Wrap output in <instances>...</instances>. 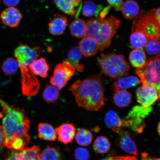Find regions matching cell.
<instances>
[{
  "instance_id": "cell-26",
  "label": "cell",
  "mask_w": 160,
  "mask_h": 160,
  "mask_svg": "<svg viewBox=\"0 0 160 160\" xmlns=\"http://www.w3.org/2000/svg\"><path fill=\"white\" fill-rule=\"evenodd\" d=\"M123 120L120 118L116 112L111 110L106 113L105 122L107 127L112 129L121 128L122 127Z\"/></svg>"
},
{
  "instance_id": "cell-18",
  "label": "cell",
  "mask_w": 160,
  "mask_h": 160,
  "mask_svg": "<svg viewBox=\"0 0 160 160\" xmlns=\"http://www.w3.org/2000/svg\"><path fill=\"white\" fill-rule=\"evenodd\" d=\"M141 83V80L135 76L121 78L114 83L113 89L114 91L116 92L119 90L135 87Z\"/></svg>"
},
{
  "instance_id": "cell-3",
  "label": "cell",
  "mask_w": 160,
  "mask_h": 160,
  "mask_svg": "<svg viewBox=\"0 0 160 160\" xmlns=\"http://www.w3.org/2000/svg\"><path fill=\"white\" fill-rule=\"evenodd\" d=\"M121 21L112 15L107 18L99 16L87 22V36L94 39L102 51L111 44Z\"/></svg>"
},
{
  "instance_id": "cell-23",
  "label": "cell",
  "mask_w": 160,
  "mask_h": 160,
  "mask_svg": "<svg viewBox=\"0 0 160 160\" xmlns=\"http://www.w3.org/2000/svg\"><path fill=\"white\" fill-rule=\"evenodd\" d=\"M148 40L147 36L142 32H132L130 36V43L134 49L145 48Z\"/></svg>"
},
{
  "instance_id": "cell-9",
  "label": "cell",
  "mask_w": 160,
  "mask_h": 160,
  "mask_svg": "<svg viewBox=\"0 0 160 160\" xmlns=\"http://www.w3.org/2000/svg\"><path fill=\"white\" fill-rule=\"evenodd\" d=\"M21 73L22 91L26 96H33L38 92L40 85L29 66L20 68Z\"/></svg>"
},
{
  "instance_id": "cell-45",
  "label": "cell",
  "mask_w": 160,
  "mask_h": 160,
  "mask_svg": "<svg viewBox=\"0 0 160 160\" xmlns=\"http://www.w3.org/2000/svg\"><path fill=\"white\" fill-rule=\"evenodd\" d=\"M129 160H138L135 157H130Z\"/></svg>"
},
{
  "instance_id": "cell-47",
  "label": "cell",
  "mask_w": 160,
  "mask_h": 160,
  "mask_svg": "<svg viewBox=\"0 0 160 160\" xmlns=\"http://www.w3.org/2000/svg\"></svg>"
},
{
  "instance_id": "cell-31",
  "label": "cell",
  "mask_w": 160,
  "mask_h": 160,
  "mask_svg": "<svg viewBox=\"0 0 160 160\" xmlns=\"http://www.w3.org/2000/svg\"><path fill=\"white\" fill-rule=\"evenodd\" d=\"M102 10L101 6L98 7L92 1H87L84 3L82 13L85 17H91L98 16Z\"/></svg>"
},
{
  "instance_id": "cell-1",
  "label": "cell",
  "mask_w": 160,
  "mask_h": 160,
  "mask_svg": "<svg viewBox=\"0 0 160 160\" xmlns=\"http://www.w3.org/2000/svg\"><path fill=\"white\" fill-rule=\"evenodd\" d=\"M80 107L91 111H98L105 105V87L101 74L81 81L78 80L69 89Z\"/></svg>"
},
{
  "instance_id": "cell-10",
  "label": "cell",
  "mask_w": 160,
  "mask_h": 160,
  "mask_svg": "<svg viewBox=\"0 0 160 160\" xmlns=\"http://www.w3.org/2000/svg\"><path fill=\"white\" fill-rule=\"evenodd\" d=\"M136 92L138 102L144 107H148L154 103L160 97L152 86L147 83H142Z\"/></svg>"
},
{
  "instance_id": "cell-28",
  "label": "cell",
  "mask_w": 160,
  "mask_h": 160,
  "mask_svg": "<svg viewBox=\"0 0 160 160\" xmlns=\"http://www.w3.org/2000/svg\"><path fill=\"white\" fill-rule=\"evenodd\" d=\"M145 124L143 119L134 118L123 120L122 127L129 128L137 133L142 132Z\"/></svg>"
},
{
  "instance_id": "cell-32",
  "label": "cell",
  "mask_w": 160,
  "mask_h": 160,
  "mask_svg": "<svg viewBox=\"0 0 160 160\" xmlns=\"http://www.w3.org/2000/svg\"><path fill=\"white\" fill-rule=\"evenodd\" d=\"M18 67V63L17 59L11 57L5 59L2 63L1 67L3 72L9 75L15 74Z\"/></svg>"
},
{
  "instance_id": "cell-39",
  "label": "cell",
  "mask_w": 160,
  "mask_h": 160,
  "mask_svg": "<svg viewBox=\"0 0 160 160\" xmlns=\"http://www.w3.org/2000/svg\"><path fill=\"white\" fill-rule=\"evenodd\" d=\"M6 160H25L24 157L21 152L13 151L10 154L9 157Z\"/></svg>"
},
{
  "instance_id": "cell-36",
  "label": "cell",
  "mask_w": 160,
  "mask_h": 160,
  "mask_svg": "<svg viewBox=\"0 0 160 160\" xmlns=\"http://www.w3.org/2000/svg\"><path fill=\"white\" fill-rule=\"evenodd\" d=\"M21 152L25 160H40V150L37 146L25 148Z\"/></svg>"
},
{
  "instance_id": "cell-4",
  "label": "cell",
  "mask_w": 160,
  "mask_h": 160,
  "mask_svg": "<svg viewBox=\"0 0 160 160\" xmlns=\"http://www.w3.org/2000/svg\"><path fill=\"white\" fill-rule=\"evenodd\" d=\"M98 63L103 72L112 78L118 79L128 74L130 65L122 55L102 54Z\"/></svg>"
},
{
  "instance_id": "cell-30",
  "label": "cell",
  "mask_w": 160,
  "mask_h": 160,
  "mask_svg": "<svg viewBox=\"0 0 160 160\" xmlns=\"http://www.w3.org/2000/svg\"><path fill=\"white\" fill-rule=\"evenodd\" d=\"M111 148V143L107 138L99 136L96 139L93 145L94 150L99 154L107 153Z\"/></svg>"
},
{
  "instance_id": "cell-40",
  "label": "cell",
  "mask_w": 160,
  "mask_h": 160,
  "mask_svg": "<svg viewBox=\"0 0 160 160\" xmlns=\"http://www.w3.org/2000/svg\"><path fill=\"white\" fill-rule=\"evenodd\" d=\"M20 0H3V2L6 6L9 7H14L20 2Z\"/></svg>"
},
{
  "instance_id": "cell-7",
  "label": "cell",
  "mask_w": 160,
  "mask_h": 160,
  "mask_svg": "<svg viewBox=\"0 0 160 160\" xmlns=\"http://www.w3.org/2000/svg\"><path fill=\"white\" fill-rule=\"evenodd\" d=\"M75 71V67L66 60L56 66L50 82L61 90L74 75Z\"/></svg>"
},
{
  "instance_id": "cell-13",
  "label": "cell",
  "mask_w": 160,
  "mask_h": 160,
  "mask_svg": "<svg viewBox=\"0 0 160 160\" xmlns=\"http://www.w3.org/2000/svg\"><path fill=\"white\" fill-rule=\"evenodd\" d=\"M68 19L65 16L56 14L51 19L49 23V30L53 35H60L64 32L67 28Z\"/></svg>"
},
{
  "instance_id": "cell-43",
  "label": "cell",
  "mask_w": 160,
  "mask_h": 160,
  "mask_svg": "<svg viewBox=\"0 0 160 160\" xmlns=\"http://www.w3.org/2000/svg\"><path fill=\"white\" fill-rule=\"evenodd\" d=\"M153 159L151 158V157H149L146 154H143L142 160H153Z\"/></svg>"
},
{
  "instance_id": "cell-29",
  "label": "cell",
  "mask_w": 160,
  "mask_h": 160,
  "mask_svg": "<svg viewBox=\"0 0 160 160\" xmlns=\"http://www.w3.org/2000/svg\"><path fill=\"white\" fill-rule=\"evenodd\" d=\"M75 139L77 143L82 146H88L91 144L93 139V135L89 130L80 129L75 134Z\"/></svg>"
},
{
  "instance_id": "cell-14",
  "label": "cell",
  "mask_w": 160,
  "mask_h": 160,
  "mask_svg": "<svg viewBox=\"0 0 160 160\" xmlns=\"http://www.w3.org/2000/svg\"><path fill=\"white\" fill-rule=\"evenodd\" d=\"M57 7L64 13L73 17L77 15L81 0H53Z\"/></svg>"
},
{
  "instance_id": "cell-15",
  "label": "cell",
  "mask_w": 160,
  "mask_h": 160,
  "mask_svg": "<svg viewBox=\"0 0 160 160\" xmlns=\"http://www.w3.org/2000/svg\"><path fill=\"white\" fill-rule=\"evenodd\" d=\"M55 130L58 139L65 144L71 143L75 137L76 129L72 124L64 123Z\"/></svg>"
},
{
  "instance_id": "cell-22",
  "label": "cell",
  "mask_w": 160,
  "mask_h": 160,
  "mask_svg": "<svg viewBox=\"0 0 160 160\" xmlns=\"http://www.w3.org/2000/svg\"><path fill=\"white\" fill-rule=\"evenodd\" d=\"M38 131L40 138L49 141H54L57 139V132L49 124L40 123L38 127Z\"/></svg>"
},
{
  "instance_id": "cell-42",
  "label": "cell",
  "mask_w": 160,
  "mask_h": 160,
  "mask_svg": "<svg viewBox=\"0 0 160 160\" xmlns=\"http://www.w3.org/2000/svg\"><path fill=\"white\" fill-rule=\"evenodd\" d=\"M130 158V157H110L102 160H129Z\"/></svg>"
},
{
  "instance_id": "cell-46",
  "label": "cell",
  "mask_w": 160,
  "mask_h": 160,
  "mask_svg": "<svg viewBox=\"0 0 160 160\" xmlns=\"http://www.w3.org/2000/svg\"><path fill=\"white\" fill-rule=\"evenodd\" d=\"M153 160H160L159 158L154 159Z\"/></svg>"
},
{
  "instance_id": "cell-41",
  "label": "cell",
  "mask_w": 160,
  "mask_h": 160,
  "mask_svg": "<svg viewBox=\"0 0 160 160\" xmlns=\"http://www.w3.org/2000/svg\"><path fill=\"white\" fill-rule=\"evenodd\" d=\"M5 137L2 127L0 126V148L4 146Z\"/></svg>"
},
{
  "instance_id": "cell-17",
  "label": "cell",
  "mask_w": 160,
  "mask_h": 160,
  "mask_svg": "<svg viewBox=\"0 0 160 160\" xmlns=\"http://www.w3.org/2000/svg\"><path fill=\"white\" fill-rule=\"evenodd\" d=\"M121 11L125 19L131 20L135 18L139 14L140 7L133 0H127L123 2Z\"/></svg>"
},
{
  "instance_id": "cell-34",
  "label": "cell",
  "mask_w": 160,
  "mask_h": 160,
  "mask_svg": "<svg viewBox=\"0 0 160 160\" xmlns=\"http://www.w3.org/2000/svg\"><path fill=\"white\" fill-rule=\"evenodd\" d=\"M160 37H151L148 38L145 48V51L151 55H160Z\"/></svg>"
},
{
  "instance_id": "cell-19",
  "label": "cell",
  "mask_w": 160,
  "mask_h": 160,
  "mask_svg": "<svg viewBox=\"0 0 160 160\" xmlns=\"http://www.w3.org/2000/svg\"><path fill=\"white\" fill-rule=\"evenodd\" d=\"M69 30L73 37L77 38H83L87 36V22L81 19H76L70 24Z\"/></svg>"
},
{
  "instance_id": "cell-38",
  "label": "cell",
  "mask_w": 160,
  "mask_h": 160,
  "mask_svg": "<svg viewBox=\"0 0 160 160\" xmlns=\"http://www.w3.org/2000/svg\"><path fill=\"white\" fill-rule=\"evenodd\" d=\"M110 6L112 7L117 11H121L123 2V0H107Z\"/></svg>"
},
{
  "instance_id": "cell-24",
  "label": "cell",
  "mask_w": 160,
  "mask_h": 160,
  "mask_svg": "<svg viewBox=\"0 0 160 160\" xmlns=\"http://www.w3.org/2000/svg\"><path fill=\"white\" fill-rule=\"evenodd\" d=\"M113 101L118 107L121 108L127 107L131 103V93L127 90H119L115 92L113 96Z\"/></svg>"
},
{
  "instance_id": "cell-6",
  "label": "cell",
  "mask_w": 160,
  "mask_h": 160,
  "mask_svg": "<svg viewBox=\"0 0 160 160\" xmlns=\"http://www.w3.org/2000/svg\"><path fill=\"white\" fill-rule=\"evenodd\" d=\"M160 55L150 58L143 65L135 70L141 82L152 86L160 97Z\"/></svg>"
},
{
  "instance_id": "cell-27",
  "label": "cell",
  "mask_w": 160,
  "mask_h": 160,
  "mask_svg": "<svg viewBox=\"0 0 160 160\" xmlns=\"http://www.w3.org/2000/svg\"><path fill=\"white\" fill-rule=\"evenodd\" d=\"M152 110L153 108L152 106L148 107H144L142 105L135 106L129 112L127 119L134 118L145 119L152 112Z\"/></svg>"
},
{
  "instance_id": "cell-37",
  "label": "cell",
  "mask_w": 160,
  "mask_h": 160,
  "mask_svg": "<svg viewBox=\"0 0 160 160\" xmlns=\"http://www.w3.org/2000/svg\"><path fill=\"white\" fill-rule=\"evenodd\" d=\"M74 155L75 159L77 160H88L89 159V152L84 148H77L75 150Z\"/></svg>"
},
{
  "instance_id": "cell-5",
  "label": "cell",
  "mask_w": 160,
  "mask_h": 160,
  "mask_svg": "<svg viewBox=\"0 0 160 160\" xmlns=\"http://www.w3.org/2000/svg\"><path fill=\"white\" fill-rule=\"evenodd\" d=\"M160 19L159 8L148 12L142 11L133 21L132 31L142 32L148 38L160 37Z\"/></svg>"
},
{
  "instance_id": "cell-16",
  "label": "cell",
  "mask_w": 160,
  "mask_h": 160,
  "mask_svg": "<svg viewBox=\"0 0 160 160\" xmlns=\"http://www.w3.org/2000/svg\"><path fill=\"white\" fill-rule=\"evenodd\" d=\"M78 47L82 54L86 57L95 55L99 50L97 42L94 39L87 36L80 41Z\"/></svg>"
},
{
  "instance_id": "cell-20",
  "label": "cell",
  "mask_w": 160,
  "mask_h": 160,
  "mask_svg": "<svg viewBox=\"0 0 160 160\" xmlns=\"http://www.w3.org/2000/svg\"><path fill=\"white\" fill-rule=\"evenodd\" d=\"M29 67L34 75L43 78L48 77L49 66L44 58L35 60L29 65Z\"/></svg>"
},
{
  "instance_id": "cell-2",
  "label": "cell",
  "mask_w": 160,
  "mask_h": 160,
  "mask_svg": "<svg viewBox=\"0 0 160 160\" xmlns=\"http://www.w3.org/2000/svg\"><path fill=\"white\" fill-rule=\"evenodd\" d=\"M0 105L2 110L0 117H2V120L5 147L11 149L13 142L20 139L25 140L29 143L31 138L28 134V132L30 121L25 115L24 110L9 105L1 98Z\"/></svg>"
},
{
  "instance_id": "cell-33",
  "label": "cell",
  "mask_w": 160,
  "mask_h": 160,
  "mask_svg": "<svg viewBox=\"0 0 160 160\" xmlns=\"http://www.w3.org/2000/svg\"><path fill=\"white\" fill-rule=\"evenodd\" d=\"M59 89L55 86L48 85L43 92V98L48 102L54 103L58 98Z\"/></svg>"
},
{
  "instance_id": "cell-11",
  "label": "cell",
  "mask_w": 160,
  "mask_h": 160,
  "mask_svg": "<svg viewBox=\"0 0 160 160\" xmlns=\"http://www.w3.org/2000/svg\"><path fill=\"white\" fill-rule=\"evenodd\" d=\"M119 135V145L121 148L128 153L137 155V150L136 144L128 132L121 128L112 129Z\"/></svg>"
},
{
  "instance_id": "cell-25",
  "label": "cell",
  "mask_w": 160,
  "mask_h": 160,
  "mask_svg": "<svg viewBox=\"0 0 160 160\" xmlns=\"http://www.w3.org/2000/svg\"><path fill=\"white\" fill-rule=\"evenodd\" d=\"M146 59V53L142 49H133L130 54V62L133 67L137 68L144 64Z\"/></svg>"
},
{
  "instance_id": "cell-21",
  "label": "cell",
  "mask_w": 160,
  "mask_h": 160,
  "mask_svg": "<svg viewBox=\"0 0 160 160\" xmlns=\"http://www.w3.org/2000/svg\"><path fill=\"white\" fill-rule=\"evenodd\" d=\"M82 56V54L80 51L78 47H73L70 50L66 61L69 62L78 71L82 72L84 68V66L80 63Z\"/></svg>"
},
{
  "instance_id": "cell-35",
  "label": "cell",
  "mask_w": 160,
  "mask_h": 160,
  "mask_svg": "<svg viewBox=\"0 0 160 160\" xmlns=\"http://www.w3.org/2000/svg\"><path fill=\"white\" fill-rule=\"evenodd\" d=\"M41 160H61V156L58 150L49 146L40 154Z\"/></svg>"
},
{
  "instance_id": "cell-44",
  "label": "cell",
  "mask_w": 160,
  "mask_h": 160,
  "mask_svg": "<svg viewBox=\"0 0 160 160\" xmlns=\"http://www.w3.org/2000/svg\"><path fill=\"white\" fill-rule=\"evenodd\" d=\"M158 133L159 134H160V123H159L158 125Z\"/></svg>"
},
{
  "instance_id": "cell-12",
  "label": "cell",
  "mask_w": 160,
  "mask_h": 160,
  "mask_svg": "<svg viewBox=\"0 0 160 160\" xmlns=\"http://www.w3.org/2000/svg\"><path fill=\"white\" fill-rule=\"evenodd\" d=\"M0 17L4 24L13 28L19 25L22 15L17 8L8 7L2 12Z\"/></svg>"
},
{
  "instance_id": "cell-8",
  "label": "cell",
  "mask_w": 160,
  "mask_h": 160,
  "mask_svg": "<svg viewBox=\"0 0 160 160\" xmlns=\"http://www.w3.org/2000/svg\"><path fill=\"white\" fill-rule=\"evenodd\" d=\"M40 51L39 47L31 48L27 45L20 44L15 49L14 52L19 67L29 66L39 57Z\"/></svg>"
}]
</instances>
